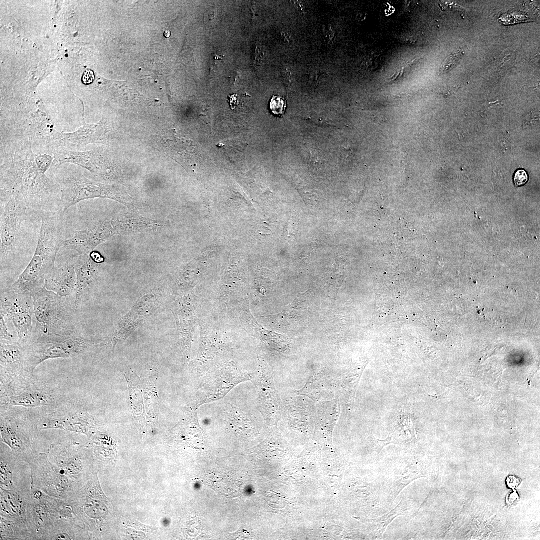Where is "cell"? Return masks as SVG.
Here are the masks:
<instances>
[{
  "label": "cell",
  "instance_id": "obj_1",
  "mask_svg": "<svg viewBox=\"0 0 540 540\" xmlns=\"http://www.w3.org/2000/svg\"><path fill=\"white\" fill-rule=\"evenodd\" d=\"M0 200L19 194L30 212L42 215L58 212L60 185L46 172L53 166V156L36 152L26 137L0 139Z\"/></svg>",
  "mask_w": 540,
  "mask_h": 540
},
{
  "label": "cell",
  "instance_id": "obj_2",
  "mask_svg": "<svg viewBox=\"0 0 540 540\" xmlns=\"http://www.w3.org/2000/svg\"><path fill=\"white\" fill-rule=\"evenodd\" d=\"M62 215L55 212L42 215L38 244L33 257L10 288L33 295L44 287L46 280L55 268L64 237Z\"/></svg>",
  "mask_w": 540,
  "mask_h": 540
},
{
  "label": "cell",
  "instance_id": "obj_3",
  "mask_svg": "<svg viewBox=\"0 0 540 540\" xmlns=\"http://www.w3.org/2000/svg\"><path fill=\"white\" fill-rule=\"evenodd\" d=\"M52 168V177L61 189L58 212L62 216L72 206L95 198L114 200L131 208H136L134 199L120 184L93 180L84 174L80 167L73 164H64Z\"/></svg>",
  "mask_w": 540,
  "mask_h": 540
},
{
  "label": "cell",
  "instance_id": "obj_4",
  "mask_svg": "<svg viewBox=\"0 0 540 540\" xmlns=\"http://www.w3.org/2000/svg\"><path fill=\"white\" fill-rule=\"evenodd\" d=\"M32 298L36 320L34 336L77 332L76 308L68 296H60L44 287Z\"/></svg>",
  "mask_w": 540,
  "mask_h": 540
},
{
  "label": "cell",
  "instance_id": "obj_5",
  "mask_svg": "<svg viewBox=\"0 0 540 540\" xmlns=\"http://www.w3.org/2000/svg\"><path fill=\"white\" fill-rule=\"evenodd\" d=\"M80 100L82 104V126L70 132H60L55 126L53 127L36 145L38 152L52 155L54 151L61 148L80 151L89 144L109 145L114 141V132L112 122L103 116L96 124H87L84 118V105Z\"/></svg>",
  "mask_w": 540,
  "mask_h": 540
},
{
  "label": "cell",
  "instance_id": "obj_6",
  "mask_svg": "<svg viewBox=\"0 0 540 540\" xmlns=\"http://www.w3.org/2000/svg\"><path fill=\"white\" fill-rule=\"evenodd\" d=\"M148 227L146 218L132 214L122 215L98 222L84 230L76 232L72 238L64 242L63 246L76 250L79 254H88L115 234L146 230Z\"/></svg>",
  "mask_w": 540,
  "mask_h": 540
},
{
  "label": "cell",
  "instance_id": "obj_7",
  "mask_svg": "<svg viewBox=\"0 0 540 540\" xmlns=\"http://www.w3.org/2000/svg\"><path fill=\"white\" fill-rule=\"evenodd\" d=\"M32 218H40L30 212L19 194H14L8 200L0 203V268L14 258L24 236L23 223Z\"/></svg>",
  "mask_w": 540,
  "mask_h": 540
},
{
  "label": "cell",
  "instance_id": "obj_8",
  "mask_svg": "<svg viewBox=\"0 0 540 540\" xmlns=\"http://www.w3.org/2000/svg\"><path fill=\"white\" fill-rule=\"evenodd\" d=\"M90 345V341L77 332L34 336L26 348L25 368L32 374L38 366L46 360L78 355Z\"/></svg>",
  "mask_w": 540,
  "mask_h": 540
},
{
  "label": "cell",
  "instance_id": "obj_9",
  "mask_svg": "<svg viewBox=\"0 0 540 540\" xmlns=\"http://www.w3.org/2000/svg\"><path fill=\"white\" fill-rule=\"evenodd\" d=\"M0 314L13 324L18 343L26 348L32 341L35 328L32 295L9 288L0 292Z\"/></svg>",
  "mask_w": 540,
  "mask_h": 540
},
{
  "label": "cell",
  "instance_id": "obj_10",
  "mask_svg": "<svg viewBox=\"0 0 540 540\" xmlns=\"http://www.w3.org/2000/svg\"><path fill=\"white\" fill-rule=\"evenodd\" d=\"M107 148H98L88 151L59 149L54 151L53 166L70 164L89 171L102 182L114 181L118 176L115 160ZM52 166V167H53Z\"/></svg>",
  "mask_w": 540,
  "mask_h": 540
},
{
  "label": "cell",
  "instance_id": "obj_11",
  "mask_svg": "<svg viewBox=\"0 0 540 540\" xmlns=\"http://www.w3.org/2000/svg\"><path fill=\"white\" fill-rule=\"evenodd\" d=\"M200 378V397L193 404L195 410L203 404L222 398L238 384L250 380V375L231 370L212 372Z\"/></svg>",
  "mask_w": 540,
  "mask_h": 540
},
{
  "label": "cell",
  "instance_id": "obj_12",
  "mask_svg": "<svg viewBox=\"0 0 540 540\" xmlns=\"http://www.w3.org/2000/svg\"><path fill=\"white\" fill-rule=\"evenodd\" d=\"M250 380L256 390L258 406L264 418L268 423H276L280 416L282 406L272 376L266 370H260L250 375Z\"/></svg>",
  "mask_w": 540,
  "mask_h": 540
},
{
  "label": "cell",
  "instance_id": "obj_13",
  "mask_svg": "<svg viewBox=\"0 0 540 540\" xmlns=\"http://www.w3.org/2000/svg\"><path fill=\"white\" fill-rule=\"evenodd\" d=\"M76 284L74 265L68 264L60 268H55L46 278L44 287L60 296L66 297L75 292Z\"/></svg>",
  "mask_w": 540,
  "mask_h": 540
},
{
  "label": "cell",
  "instance_id": "obj_14",
  "mask_svg": "<svg viewBox=\"0 0 540 540\" xmlns=\"http://www.w3.org/2000/svg\"><path fill=\"white\" fill-rule=\"evenodd\" d=\"M96 262L88 254H80L74 264L76 276V297L74 301L76 308H78L84 295L92 284L95 274Z\"/></svg>",
  "mask_w": 540,
  "mask_h": 540
},
{
  "label": "cell",
  "instance_id": "obj_15",
  "mask_svg": "<svg viewBox=\"0 0 540 540\" xmlns=\"http://www.w3.org/2000/svg\"><path fill=\"white\" fill-rule=\"evenodd\" d=\"M18 342L0 340V368L14 375L25 368L26 350Z\"/></svg>",
  "mask_w": 540,
  "mask_h": 540
},
{
  "label": "cell",
  "instance_id": "obj_16",
  "mask_svg": "<svg viewBox=\"0 0 540 540\" xmlns=\"http://www.w3.org/2000/svg\"><path fill=\"white\" fill-rule=\"evenodd\" d=\"M8 402L13 406L32 408L50 406L52 400L48 395L39 391L28 390L12 394Z\"/></svg>",
  "mask_w": 540,
  "mask_h": 540
},
{
  "label": "cell",
  "instance_id": "obj_17",
  "mask_svg": "<svg viewBox=\"0 0 540 540\" xmlns=\"http://www.w3.org/2000/svg\"><path fill=\"white\" fill-rule=\"evenodd\" d=\"M84 418V416L78 414H68L45 419L42 424L46 428H62L79 432L86 424Z\"/></svg>",
  "mask_w": 540,
  "mask_h": 540
},
{
  "label": "cell",
  "instance_id": "obj_18",
  "mask_svg": "<svg viewBox=\"0 0 540 540\" xmlns=\"http://www.w3.org/2000/svg\"><path fill=\"white\" fill-rule=\"evenodd\" d=\"M286 107V100L278 96H272L270 102V108L272 112L277 116L283 115Z\"/></svg>",
  "mask_w": 540,
  "mask_h": 540
},
{
  "label": "cell",
  "instance_id": "obj_19",
  "mask_svg": "<svg viewBox=\"0 0 540 540\" xmlns=\"http://www.w3.org/2000/svg\"><path fill=\"white\" fill-rule=\"evenodd\" d=\"M6 317L2 314H0V340H4L12 342H18V339L14 337L13 335L10 334L9 330V328L7 326Z\"/></svg>",
  "mask_w": 540,
  "mask_h": 540
},
{
  "label": "cell",
  "instance_id": "obj_20",
  "mask_svg": "<svg viewBox=\"0 0 540 540\" xmlns=\"http://www.w3.org/2000/svg\"><path fill=\"white\" fill-rule=\"evenodd\" d=\"M528 180V176L524 170H518L514 177V182L516 186H520L524 185Z\"/></svg>",
  "mask_w": 540,
  "mask_h": 540
},
{
  "label": "cell",
  "instance_id": "obj_21",
  "mask_svg": "<svg viewBox=\"0 0 540 540\" xmlns=\"http://www.w3.org/2000/svg\"><path fill=\"white\" fill-rule=\"evenodd\" d=\"M458 54H452L448 56L442 65V70L448 72L452 68L458 60Z\"/></svg>",
  "mask_w": 540,
  "mask_h": 540
}]
</instances>
